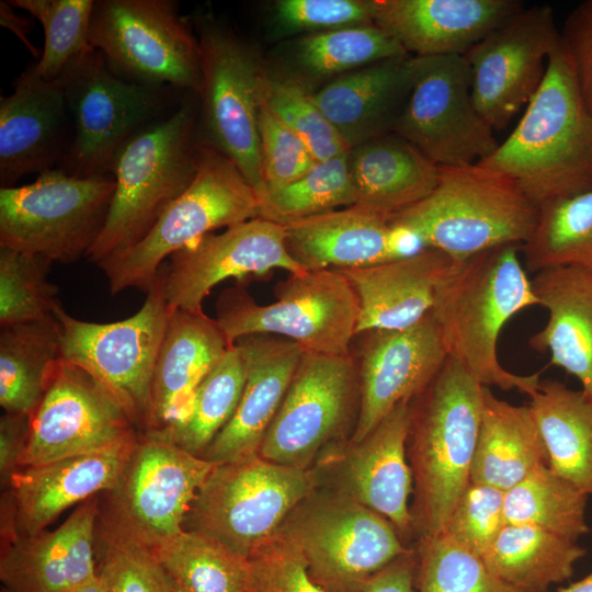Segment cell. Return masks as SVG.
Wrapping results in <instances>:
<instances>
[{
    "mask_svg": "<svg viewBox=\"0 0 592 592\" xmlns=\"http://www.w3.org/2000/svg\"><path fill=\"white\" fill-rule=\"evenodd\" d=\"M479 163L509 177L538 208L592 190V114L561 41L517 125Z\"/></svg>",
    "mask_w": 592,
    "mask_h": 592,
    "instance_id": "1",
    "label": "cell"
},
{
    "mask_svg": "<svg viewBox=\"0 0 592 592\" xmlns=\"http://www.w3.org/2000/svg\"><path fill=\"white\" fill-rule=\"evenodd\" d=\"M522 244H504L454 261L439 285L432 314L448 356L485 387L517 389L532 397L539 373L520 375L498 357L503 326L519 311L539 305L520 260Z\"/></svg>",
    "mask_w": 592,
    "mask_h": 592,
    "instance_id": "2",
    "label": "cell"
},
{
    "mask_svg": "<svg viewBox=\"0 0 592 592\" xmlns=\"http://www.w3.org/2000/svg\"><path fill=\"white\" fill-rule=\"evenodd\" d=\"M483 387L459 361L448 356L410 400L407 456L414 483L412 526L420 537L444 531L470 482Z\"/></svg>",
    "mask_w": 592,
    "mask_h": 592,
    "instance_id": "3",
    "label": "cell"
},
{
    "mask_svg": "<svg viewBox=\"0 0 592 592\" xmlns=\"http://www.w3.org/2000/svg\"><path fill=\"white\" fill-rule=\"evenodd\" d=\"M194 103L185 100L133 135L116 153L107 219L87 258L99 263L138 243L192 183L198 166Z\"/></svg>",
    "mask_w": 592,
    "mask_h": 592,
    "instance_id": "4",
    "label": "cell"
},
{
    "mask_svg": "<svg viewBox=\"0 0 592 592\" xmlns=\"http://www.w3.org/2000/svg\"><path fill=\"white\" fill-rule=\"evenodd\" d=\"M537 217L538 207L509 177L476 163L440 167L432 193L394 215L390 225L459 262L496 247L523 246Z\"/></svg>",
    "mask_w": 592,
    "mask_h": 592,
    "instance_id": "5",
    "label": "cell"
},
{
    "mask_svg": "<svg viewBox=\"0 0 592 592\" xmlns=\"http://www.w3.org/2000/svg\"><path fill=\"white\" fill-rule=\"evenodd\" d=\"M261 217V201L239 169L209 144H201L196 174L136 244L115 251L98 266L112 295L148 293L164 260L221 227Z\"/></svg>",
    "mask_w": 592,
    "mask_h": 592,
    "instance_id": "6",
    "label": "cell"
},
{
    "mask_svg": "<svg viewBox=\"0 0 592 592\" xmlns=\"http://www.w3.org/2000/svg\"><path fill=\"white\" fill-rule=\"evenodd\" d=\"M276 300L259 305L244 287L221 292L216 321L229 345L239 338L272 334L297 343L305 353L350 354L358 320V301L337 269L291 274L275 286Z\"/></svg>",
    "mask_w": 592,
    "mask_h": 592,
    "instance_id": "7",
    "label": "cell"
},
{
    "mask_svg": "<svg viewBox=\"0 0 592 592\" xmlns=\"http://www.w3.org/2000/svg\"><path fill=\"white\" fill-rule=\"evenodd\" d=\"M316 485L308 468L275 464L259 455L215 464L196 493L183 530L249 558L278 533Z\"/></svg>",
    "mask_w": 592,
    "mask_h": 592,
    "instance_id": "8",
    "label": "cell"
},
{
    "mask_svg": "<svg viewBox=\"0 0 592 592\" xmlns=\"http://www.w3.org/2000/svg\"><path fill=\"white\" fill-rule=\"evenodd\" d=\"M58 81L75 129L70 152L60 169L76 177L111 174L122 146L173 110L171 87L129 80L92 47L73 59Z\"/></svg>",
    "mask_w": 592,
    "mask_h": 592,
    "instance_id": "9",
    "label": "cell"
},
{
    "mask_svg": "<svg viewBox=\"0 0 592 592\" xmlns=\"http://www.w3.org/2000/svg\"><path fill=\"white\" fill-rule=\"evenodd\" d=\"M164 285L162 264L140 309L115 322L77 319L61 303L54 309L61 358L107 389L141 433L149 426L153 372L170 315Z\"/></svg>",
    "mask_w": 592,
    "mask_h": 592,
    "instance_id": "10",
    "label": "cell"
},
{
    "mask_svg": "<svg viewBox=\"0 0 592 592\" xmlns=\"http://www.w3.org/2000/svg\"><path fill=\"white\" fill-rule=\"evenodd\" d=\"M114 191L111 174L81 178L60 168L31 184L1 187L0 247L73 263L102 232Z\"/></svg>",
    "mask_w": 592,
    "mask_h": 592,
    "instance_id": "11",
    "label": "cell"
},
{
    "mask_svg": "<svg viewBox=\"0 0 592 592\" xmlns=\"http://www.w3.org/2000/svg\"><path fill=\"white\" fill-rule=\"evenodd\" d=\"M309 497L278 534L296 546L326 592H361L374 574L411 550L387 519L342 493Z\"/></svg>",
    "mask_w": 592,
    "mask_h": 592,
    "instance_id": "12",
    "label": "cell"
},
{
    "mask_svg": "<svg viewBox=\"0 0 592 592\" xmlns=\"http://www.w3.org/2000/svg\"><path fill=\"white\" fill-rule=\"evenodd\" d=\"M89 44L129 80L201 91L198 39L172 1L94 0Z\"/></svg>",
    "mask_w": 592,
    "mask_h": 592,
    "instance_id": "13",
    "label": "cell"
},
{
    "mask_svg": "<svg viewBox=\"0 0 592 592\" xmlns=\"http://www.w3.org/2000/svg\"><path fill=\"white\" fill-rule=\"evenodd\" d=\"M392 133L439 167L479 163L499 145L475 105L463 55L413 56L411 89Z\"/></svg>",
    "mask_w": 592,
    "mask_h": 592,
    "instance_id": "14",
    "label": "cell"
},
{
    "mask_svg": "<svg viewBox=\"0 0 592 592\" xmlns=\"http://www.w3.org/2000/svg\"><path fill=\"white\" fill-rule=\"evenodd\" d=\"M205 128L214 148L241 172L262 202L259 135L261 67L251 49L212 20L198 23Z\"/></svg>",
    "mask_w": 592,
    "mask_h": 592,
    "instance_id": "15",
    "label": "cell"
},
{
    "mask_svg": "<svg viewBox=\"0 0 592 592\" xmlns=\"http://www.w3.org/2000/svg\"><path fill=\"white\" fill-rule=\"evenodd\" d=\"M559 43L554 10L540 4L524 7L463 55L475 105L493 130L528 104Z\"/></svg>",
    "mask_w": 592,
    "mask_h": 592,
    "instance_id": "16",
    "label": "cell"
},
{
    "mask_svg": "<svg viewBox=\"0 0 592 592\" xmlns=\"http://www.w3.org/2000/svg\"><path fill=\"white\" fill-rule=\"evenodd\" d=\"M215 464L156 431L140 432L117 487L105 503L150 545L180 534Z\"/></svg>",
    "mask_w": 592,
    "mask_h": 592,
    "instance_id": "17",
    "label": "cell"
},
{
    "mask_svg": "<svg viewBox=\"0 0 592 592\" xmlns=\"http://www.w3.org/2000/svg\"><path fill=\"white\" fill-rule=\"evenodd\" d=\"M139 432L113 395L60 358L30 420L20 467L101 451Z\"/></svg>",
    "mask_w": 592,
    "mask_h": 592,
    "instance_id": "18",
    "label": "cell"
},
{
    "mask_svg": "<svg viewBox=\"0 0 592 592\" xmlns=\"http://www.w3.org/2000/svg\"><path fill=\"white\" fill-rule=\"evenodd\" d=\"M355 383L352 353H304L259 456L275 464L307 468L346 421Z\"/></svg>",
    "mask_w": 592,
    "mask_h": 592,
    "instance_id": "19",
    "label": "cell"
},
{
    "mask_svg": "<svg viewBox=\"0 0 592 592\" xmlns=\"http://www.w3.org/2000/svg\"><path fill=\"white\" fill-rule=\"evenodd\" d=\"M139 433L101 451L18 469L1 497L2 546L38 534L65 510L113 491Z\"/></svg>",
    "mask_w": 592,
    "mask_h": 592,
    "instance_id": "20",
    "label": "cell"
},
{
    "mask_svg": "<svg viewBox=\"0 0 592 592\" xmlns=\"http://www.w3.org/2000/svg\"><path fill=\"white\" fill-rule=\"evenodd\" d=\"M170 309L203 312L202 303L220 282L264 276L275 269L304 270L289 255L283 225L257 217L208 234L174 252L164 264Z\"/></svg>",
    "mask_w": 592,
    "mask_h": 592,
    "instance_id": "21",
    "label": "cell"
},
{
    "mask_svg": "<svg viewBox=\"0 0 592 592\" xmlns=\"http://www.w3.org/2000/svg\"><path fill=\"white\" fill-rule=\"evenodd\" d=\"M357 335H362L360 407L353 444L363 441L398 403L421 392L448 357L432 311L407 329Z\"/></svg>",
    "mask_w": 592,
    "mask_h": 592,
    "instance_id": "22",
    "label": "cell"
},
{
    "mask_svg": "<svg viewBox=\"0 0 592 592\" xmlns=\"http://www.w3.org/2000/svg\"><path fill=\"white\" fill-rule=\"evenodd\" d=\"M75 129L57 80L43 79L30 65L0 98V184L12 187L27 174L60 168L68 157Z\"/></svg>",
    "mask_w": 592,
    "mask_h": 592,
    "instance_id": "23",
    "label": "cell"
},
{
    "mask_svg": "<svg viewBox=\"0 0 592 592\" xmlns=\"http://www.w3.org/2000/svg\"><path fill=\"white\" fill-rule=\"evenodd\" d=\"M234 344L246 363V383L232 417L202 455L213 464L259 455L305 353L294 341L272 334L246 335Z\"/></svg>",
    "mask_w": 592,
    "mask_h": 592,
    "instance_id": "24",
    "label": "cell"
},
{
    "mask_svg": "<svg viewBox=\"0 0 592 592\" xmlns=\"http://www.w3.org/2000/svg\"><path fill=\"white\" fill-rule=\"evenodd\" d=\"M99 505L95 496L77 505L57 528L3 545L2 592H70L95 577Z\"/></svg>",
    "mask_w": 592,
    "mask_h": 592,
    "instance_id": "25",
    "label": "cell"
},
{
    "mask_svg": "<svg viewBox=\"0 0 592 592\" xmlns=\"http://www.w3.org/2000/svg\"><path fill=\"white\" fill-rule=\"evenodd\" d=\"M373 23L410 56L464 55L524 5L516 0H372Z\"/></svg>",
    "mask_w": 592,
    "mask_h": 592,
    "instance_id": "26",
    "label": "cell"
},
{
    "mask_svg": "<svg viewBox=\"0 0 592 592\" xmlns=\"http://www.w3.org/2000/svg\"><path fill=\"white\" fill-rule=\"evenodd\" d=\"M454 261L426 248L386 262L337 269L351 284L358 301L355 335L369 330H402L432 311L439 285Z\"/></svg>",
    "mask_w": 592,
    "mask_h": 592,
    "instance_id": "27",
    "label": "cell"
},
{
    "mask_svg": "<svg viewBox=\"0 0 592 592\" xmlns=\"http://www.w3.org/2000/svg\"><path fill=\"white\" fill-rule=\"evenodd\" d=\"M410 401L398 403L361 442L342 469V494L387 519L400 536L412 530L408 505L412 471L407 456Z\"/></svg>",
    "mask_w": 592,
    "mask_h": 592,
    "instance_id": "28",
    "label": "cell"
},
{
    "mask_svg": "<svg viewBox=\"0 0 592 592\" xmlns=\"http://www.w3.org/2000/svg\"><path fill=\"white\" fill-rule=\"evenodd\" d=\"M412 75L413 56H400L339 76L312 95L350 150L392 133Z\"/></svg>",
    "mask_w": 592,
    "mask_h": 592,
    "instance_id": "29",
    "label": "cell"
},
{
    "mask_svg": "<svg viewBox=\"0 0 592 592\" xmlns=\"http://www.w3.org/2000/svg\"><path fill=\"white\" fill-rule=\"evenodd\" d=\"M281 225L286 249L304 271L358 267L394 260L390 217L363 205Z\"/></svg>",
    "mask_w": 592,
    "mask_h": 592,
    "instance_id": "30",
    "label": "cell"
},
{
    "mask_svg": "<svg viewBox=\"0 0 592 592\" xmlns=\"http://www.w3.org/2000/svg\"><path fill=\"white\" fill-rule=\"evenodd\" d=\"M532 285L548 320L530 338V346L549 352L550 363L574 376L592 403V272L546 269L536 273Z\"/></svg>",
    "mask_w": 592,
    "mask_h": 592,
    "instance_id": "31",
    "label": "cell"
},
{
    "mask_svg": "<svg viewBox=\"0 0 592 592\" xmlns=\"http://www.w3.org/2000/svg\"><path fill=\"white\" fill-rule=\"evenodd\" d=\"M229 346L216 319L170 309L153 372L147 431L162 430L183 411Z\"/></svg>",
    "mask_w": 592,
    "mask_h": 592,
    "instance_id": "32",
    "label": "cell"
},
{
    "mask_svg": "<svg viewBox=\"0 0 592 592\" xmlns=\"http://www.w3.org/2000/svg\"><path fill=\"white\" fill-rule=\"evenodd\" d=\"M356 204L388 217L418 204L437 185L440 167L395 133L349 150Z\"/></svg>",
    "mask_w": 592,
    "mask_h": 592,
    "instance_id": "33",
    "label": "cell"
},
{
    "mask_svg": "<svg viewBox=\"0 0 592 592\" xmlns=\"http://www.w3.org/2000/svg\"><path fill=\"white\" fill-rule=\"evenodd\" d=\"M547 462L545 444L530 407L501 400L483 387L470 481L505 492Z\"/></svg>",
    "mask_w": 592,
    "mask_h": 592,
    "instance_id": "34",
    "label": "cell"
},
{
    "mask_svg": "<svg viewBox=\"0 0 592 592\" xmlns=\"http://www.w3.org/2000/svg\"><path fill=\"white\" fill-rule=\"evenodd\" d=\"M528 405L547 452V466L592 497V403L582 390L544 379Z\"/></svg>",
    "mask_w": 592,
    "mask_h": 592,
    "instance_id": "35",
    "label": "cell"
},
{
    "mask_svg": "<svg viewBox=\"0 0 592 592\" xmlns=\"http://www.w3.org/2000/svg\"><path fill=\"white\" fill-rule=\"evenodd\" d=\"M587 549L577 542L543 528L505 524L481 557L489 571L520 592H547L551 584L572 578Z\"/></svg>",
    "mask_w": 592,
    "mask_h": 592,
    "instance_id": "36",
    "label": "cell"
},
{
    "mask_svg": "<svg viewBox=\"0 0 592 592\" xmlns=\"http://www.w3.org/2000/svg\"><path fill=\"white\" fill-rule=\"evenodd\" d=\"M60 355V330L54 317L0 330V406L32 417Z\"/></svg>",
    "mask_w": 592,
    "mask_h": 592,
    "instance_id": "37",
    "label": "cell"
},
{
    "mask_svg": "<svg viewBox=\"0 0 592 592\" xmlns=\"http://www.w3.org/2000/svg\"><path fill=\"white\" fill-rule=\"evenodd\" d=\"M246 383V363L230 345L194 390L189 403L160 435L181 448L202 456L227 424L240 401Z\"/></svg>",
    "mask_w": 592,
    "mask_h": 592,
    "instance_id": "38",
    "label": "cell"
},
{
    "mask_svg": "<svg viewBox=\"0 0 592 592\" xmlns=\"http://www.w3.org/2000/svg\"><path fill=\"white\" fill-rule=\"evenodd\" d=\"M172 592H251L249 559L183 530L153 546Z\"/></svg>",
    "mask_w": 592,
    "mask_h": 592,
    "instance_id": "39",
    "label": "cell"
},
{
    "mask_svg": "<svg viewBox=\"0 0 592 592\" xmlns=\"http://www.w3.org/2000/svg\"><path fill=\"white\" fill-rule=\"evenodd\" d=\"M522 252L536 273L560 266L592 272V190L542 205Z\"/></svg>",
    "mask_w": 592,
    "mask_h": 592,
    "instance_id": "40",
    "label": "cell"
},
{
    "mask_svg": "<svg viewBox=\"0 0 592 592\" xmlns=\"http://www.w3.org/2000/svg\"><path fill=\"white\" fill-rule=\"evenodd\" d=\"M588 498L547 465H540L504 492L505 524L536 526L578 542L590 532Z\"/></svg>",
    "mask_w": 592,
    "mask_h": 592,
    "instance_id": "41",
    "label": "cell"
},
{
    "mask_svg": "<svg viewBox=\"0 0 592 592\" xmlns=\"http://www.w3.org/2000/svg\"><path fill=\"white\" fill-rule=\"evenodd\" d=\"M96 573L106 592H172L155 548L104 502L95 525Z\"/></svg>",
    "mask_w": 592,
    "mask_h": 592,
    "instance_id": "42",
    "label": "cell"
},
{
    "mask_svg": "<svg viewBox=\"0 0 592 592\" xmlns=\"http://www.w3.org/2000/svg\"><path fill=\"white\" fill-rule=\"evenodd\" d=\"M406 55L397 41L374 23L311 34L296 50L300 68L316 78L339 77Z\"/></svg>",
    "mask_w": 592,
    "mask_h": 592,
    "instance_id": "43",
    "label": "cell"
},
{
    "mask_svg": "<svg viewBox=\"0 0 592 592\" xmlns=\"http://www.w3.org/2000/svg\"><path fill=\"white\" fill-rule=\"evenodd\" d=\"M354 204L348 151L317 161L297 181L269 191L261 202V217L284 224Z\"/></svg>",
    "mask_w": 592,
    "mask_h": 592,
    "instance_id": "44",
    "label": "cell"
},
{
    "mask_svg": "<svg viewBox=\"0 0 592 592\" xmlns=\"http://www.w3.org/2000/svg\"><path fill=\"white\" fill-rule=\"evenodd\" d=\"M415 587L418 592H520L444 532L420 537Z\"/></svg>",
    "mask_w": 592,
    "mask_h": 592,
    "instance_id": "45",
    "label": "cell"
},
{
    "mask_svg": "<svg viewBox=\"0 0 592 592\" xmlns=\"http://www.w3.org/2000/svg\"><path fill=\"white\" fill-rule=\"evenodd\" d=\"M9 3L43 25L44 48L34 64L43 79L57 80L73 59L91 47L89 30L94 0H9Z\"/></svg>",
    "mask_w": 592,
    "mask_h": 592,
    "instance_id": "46",
    "label": "cell"
},
{
    "mask_svg": "<svg viewBox=\"0 0 592 592\" xmlns=\"http://www.w3.org/2000/svg\"><path fill=\"white\" fill-rule=\"evenodd\" d=\"M52 262L0 247V327L54 317L58 288L47 278Z\"/></svg>",
    "mask_w": 592,
    "mask_h": 592,
    "instance_id": "47",
    "label": "cell"
},
{
    "mask_svg": "<svg viewBox=\"0 0 592 592\" xmlns=\"http://www.w3.org/2000/svg\"><path fill=\"white\" fill-rule=\"evenodd\" d=\"M260 102L306 145L316 161L349 151L303 83L261 70Z\"/></svg>",
    "mask_w": 592,
    "mask_h": 592,
    "instance_id": "48",
    "label": "cell"
},
{
    "mask_svg": "<svg viewBox=\"0 0 592 592\" xmlns=\"http://www.w3.org/2000/svg\"><path fill=\"white\" fill-rule=\"evenodd\" d=\"M504 526V491L470 481L455 503L443 532L481 558Z\"/></svg>",
    "mask_w": 592,
    "mask_h": 592,
    "instance_id": "49",
    "label": "cell"
},
{
    "mask_svg": "<svg viewBox=\"0 0 592 592\" xmlns=\"http://www.w3.org/2000/svg\"><path fill=\"white\" fill-rule=\"evenodd\" d=\"M259 135L266 193L297 181L317 162L304 141L261 102Z\"/></svg>",
    "mask_w": 592,
    "mask_h": 592,
    "instance_id": "50",
    "label": "cell"
},
{
    "mask_svg": "<svg viewBox=\"0 0 592 592\" xmlns=\"http://www.w3.org/2000/svg\"><path fill=\"white\" fill-rule=\"evenodd\" d=\"M274 24L282 34L320 32L373 23L372 0H280Z\"/></svg>",
    "mask_w": 592,
    "mask_h": 592,
    "instance_id": "51",
    "label": "cell"
},
{
    "mask_svg": "<svg viewBox=\"0 0 592 592\" xmlns=\"http://www.w3.org/2000/svg\"><path fill=\"white\" fill-rule=\"evenodd\" d=\"M248 559L251 592H326L310 577L296 546L278 533Z\"/></svg>",
    "mask_w": 592,
    "mask_h": 592,
    "instance_id": "52",
    "label": "cell"
},
{
    "mask_svg": "<svg viewBox=\"0 0 592 592\" xmlns=\"http://www.w3.org/2000/svg\"><path fill=\"white\" fill-rule=\"evenodd\" d=\"M560 41L567 50L587 109L592 114V0L577 4L567 15Z\"/></svg>",
    "mask_w": 592,
    "mask_h": 592,
    "instance_id": "53",
    "label": "cell"
},
{
    "mask_svg": "<svg viewBox=\"0 0 592 592\" xmlns=\"http://www.w3.org/2000/svg\"><path fill=\"white\" fill-rule=\"evenodd\" d=\"M30 415L8 413L0 419V477L1 485L7 487L11 476L20 469L29 432Z\"/></svg>",
    "mask_w": 592,
    "mask_h": 592,
    "instance_id": "54",
    "label": "cell"
},
{
    "mask_svg": "<svg viewBox=\"0 0 592 592\" xmlns=\"http://www.w3.org/2000/svg\"><path fill=\"white\" fill-rule=\"evenodd\" d=\"M415 574L417 554L410 550L374 574L361 592H417Z\"/></svg>",
    "mask_w": 592,
    "mask_h": 592,
    "instance_id": "55",
    "label": "cell"
},
{
    "mask_svg": "<svg viewBox=\"0 0 592 592\" xmlns=\"http://www.w3.org/2000/svg\"><path fill=\"white\" fill-rule=\"evenodd\" d=\"M23 15L18 14L14 11L9 1L0 2V23L3 27L10 30L29 49V52L35 57H41L42 52L38 50L35 45L29 39L27 33L31 31L32 23Z\"/></svg>",
    "mask_w": 592,
    "mask_h": 592,
    "instance_id": "56",
    "label": "cell"
},
{
    "mask_svg": "<svg viewBox=\"0 0 592 592\" xmlns=\"http://www.w3.org/2000/svg\"><path fill=\"white\" fill-rule=\"evenodd\" d=\"M70 592H106L102 579L96 574Z\"/></svg>",
    "mask_w": 592,
    "mask_h": 592,
    "instance_id": "57",
    "label": "cell"
},
{
    "mask_svg": "<svg viewBox=\"0 0 592 592\" xmlns=\"http://www.w3.org/2000/svg\"><path fill=\"white\" fill-rule=\"evenodd\" d=\"M557 592H592V572L583 579Z\"/></svg>",
    "mask_w": 592,
    "mask_h": 592,
    "instance_id": "58",
    "label": "cell"
}]
</instances>
